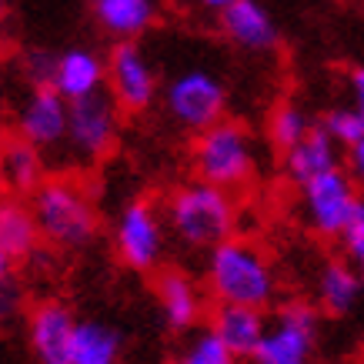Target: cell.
Returning a JSON list of instances; mask_svg holds the SVG:
<instances>
[{
  "label": "cell",
  "instance_id": "17",
  "mask_svg": "<svg viewBox=\"0 0 364 364\" xmlns=\"http://www.w3.org/2000/svg\"><path fill=\"white\" fill-rule=\"evenodd\" d=\"M334 167H341V144L324 131V124H314L291 151H284V174L294 184H308L311 177L328 174Z\"/></svg>",
  "mask_w": 364,
  "mask_h": 364
},
{
  "label": "cell",
  "instance_id": "11",
  "mask_svg": "<svg viewBox=\"0 0 364 364\" xmlns=\"http://www.w3.org/2000/svg\"><path fill=\"white\" fill-rule=\"evenodd\" d=\"M70 100L57 87H31L14 111V134L37 144L41 151H60L67 144Z\"/></svg>",
  "mask_w": 364,
  "mask_h": 364
},
{
  "label": "cell",
  "instance_id": "28",
  "mask_svg": "<svg viewBox=\"0 0 364 364\" xmlns=\"http://www.w3.org/2000/svg\"><path fill=\"white\" fill-rule=\"evenodd\" d=\"M344 164H348V171H351V177H354V184H358V188H361V194H364V141L354 144L351 151H344Z\"/></svg>",
  "mask_w": 364,
  "mask_h": 364
},
{
  "label": "cell",
  "instance_id": "19",
  "mask_svg": "<svg viewBox=\"0 0 364 364\" xmlns=\"http://www.w3.org/2000/svg\"><path fill=\"white\" fill-rule=\"evenodd\" d=\"M44 154L37 144L23 141L21 134H14L4 141L0 147V177H4V188L11 194H27L31 198L33 191L47 181V164Z\"/></svg>",
  "mask_w": 364,
  "mask_h": 364
},
{
  "label": "cell",
  "instance_id": "13",
  "mask_svg": "<svg viewBox=\"0 0 364 364\" xmlns=\"http://www.w3.org/2000/svg\"><path fill=\"white\" fill-rule=\"evenodd\" d=\"M154 298H157V311L164 318L167 331H174V334L191 331L200 321V314H204V298H200L198 284L181 267H167V271L157 274Z\"/></svg>",
  "mask_w": 364,
  "mask_h": 364
},
{
  "label": "cell",
  "instance_id": "12",
  "mask_svg": "<svg viewBox=\"0 0 364 364\" xmlns=\"http://www.w3.org/2000/svg\"><path fill=\"white\" fill-rule=\"evenodd\" d=\"M77 318L64 301H37L27 311V348L37 364H74Z\"/></svg>",
  "mask_w": 364,
  "mask_h": 364
},
{
  "label": "cell",
  "instance_id": "7",
  "mask_svg": "<svg viewBox=\"0 0 364 364\" xmlns=\"http://www.w3.org/2000/svg\"><path fill=\"white\" fill-rule=\"evenodd\" d=\"M164 210L154 200L134 198L114 218V251L131 271H154L164 261Z\"/></svg>",
  "mask_w": 364,
  "mask_h": 364
},
{
  "label": "cell",
  "instance_id": "15",
  "mask_svg": "<svg viewBox=\"0 0 364 364\" xmlns=\"http://www.w3.org/2000/svg\"><path fill=\"white\" fill-rule=\"evenodd\" d=\"M67 100L90 97L107 87V57H100L94 47H67L57 54L54 84Z\"/></svg>",
  "mask_w": 364,
  "mask_h": 364
},
{
  "label": "cell",
  "instance_id": "10",
  "mask_svg": "<svg viewBox=\"0 0 364 364\" xmlns=\"http://www.w3.org/2000/svg\"><path fill=\"white\" fill-rule=\"evenodd\" d=\"M107 90L124 114H144L161 94L154 64L134 41H114L107 54Z\"/></svg>",
  "mask_w": 364,
  "mask_h": 364
},
{
  "label": "cell",
  "instance_id": "20",
  "mask_svg": "<svg viewBox=\"0 0 364 364\" xmlns=\"http://www.w3.org/2000/svg\"><path fill=\"white\" fill-rule=\"evenodd\" d=\"M97 27L114 41H137L157 21V0H90Z\"/></svg>",
  "mask_w": 364,
  "mask_h": 364
},
{
  "label": "cell",
  "instance_id": "31",
  "mask_svg": "<svg viewBox=\"0 0 364 364\" xmlns=\"http://www.w3.org/2000/svg\"><path fill=\"white\" fill-rule=\"evenodd\" d=\"M200 7H204V11H214V14H224L228 11V7H231V4H237V0H198Z\"/></svg>",
  "mask_w": 364,
  "mask_h": 364
},
{
  "label": "cell",
  "instance_id": "6",
  "mask_svg": "<svg viewBox=\"0 0 364 364\" xmlns=\"http://www.w3.org/2000/svg\"><path fill=\"white\" fill-rule=\"evenodd\" d=\"M318 308L308 301H287L267 324L251 364H314L318 351Z\"/></svg>",
  "mask_w": 364,
  "mask_h": 364
},
{
  "label": "cell",
  "instance_id": "24",
  "mask_svg": "<svg viewBox=\"0 0 364 364\" xmlns=\"http://www.w3.org/2000/svg\"><path fill=\"white\" fill-rule=\"evenodd\" d=\"M237 361H241V358L210 331V328L194 334V338L181 348V354L174 358V364H237Z\"/></svg>",
  "mask_w": 364,
  "mask_h": 364
},
{
  "label": "cell",
  "instance_id": "3",
  "mask_svg": "<svg viewBox=\"0 0 364 364\" xmlns=\"http://www.w3.org/2000/svg\"><path fill=\"white\" fill-rule=\"evenodd\" d=\"M33 218L41 228V237L60 251H80L97 237V208L90 191L74 177H47L31 198Z\"/></svg>",
  "mask_w": 364,
  "mask_h": 364
},
{
  "label": "cell",
  "instance_id": "14",
  "mask_svg": "<svg viewBox=\"0 0 364 364\" xmlns=\"http://www.w3.org/2000/svg\"><path fill=\"white\" fill-rule=\"evenodd\" d=\"M267 324L264 308H251V304H214L208 318V328L231 348L237 358H254L257 344L264 341Z\"/></svg>",
  "mask_w": 364,
  "mask_h": 364
},
{
  "label": "cell",
  "instance_id": "27",
  "mask_svg": "<svg viewBox=\"0 0 364 364\" xmlns=\"http://www.w3.org/2000/svg\"><path fill=\"white\" fill-rule=\"evenodd\" d=\"M21 70L31 87H50L54 84V70H57V54H50V50H31V54H23Z\"/></svg>",
  "mask_w": 364,
  "mask_h": 364
},
{
  "label": "cell",
  "instance_id": "25",
  "mask_svg": "<svg viewBox=\"0 0 364 364\" xmlns=\"http://www.w3.org/2000/svg\"><path fill=\"white\" fill-rule=\"evenodd\" d=\"M321 124H324V131L331 134L344 151H351L354 144L364 141V111H358L354 104H344V107L328 111Z\"/></svg>",
  "mask_w": 364,
  "mask_h": 364
},
{
  "label": "cell",
  "instance_id": "9",
  "mask_svg": "<svg viewBox=\"0 0 364 364\" xmlns=\"http://www.w3.org/2000/svg\"><path fill=\"white\" fill-rule=\"evenodd\" d=\"M121 134V104L111 97V90H97L90 97L70 100V124H67V151L94 164L107 154Z\"/></svg>",
  "mask_w": 364,
  "mask_h": 364
},
{
  "label": "cell",
  "instance_id": "21",
  "mask_svg": "<svg viewBox=\"0 0 364 364\" xmlns=\"http://www.w3.org/2000/svg\"><path fill=\"white\" fill-rule=\"evenodd\" d=\"M37 237H41V228H37L31 204L14 198L4 200L0 204V261H4V267L31 257L37 247Z\"/></svg>",
  "mask_w": 364,
  "mask_h": 364
},
{
  "label": "cell",
  "instance_id": "29",
  "mask_svg": "<svg viewBox=\"0 0 364 364\" xmlns=\"http://www.w3.org/2000/svg\"><path fill=\"white\" fill-rule=\"evenodd\" d=\"M0 308H4V318L7 314H14L17 311V301H21V291H17V281H14L11 274H4V281H0Z\"/></svg>",
  "mask_w": 364,
  "mask_h": 364
},
{
  "label": "cell",
  "instance_id": "8",
  "mask_svg": "<svg viewBox=\"0 0 364 364\" xmlns=\"http://www.w3.org/2000/svg\"><path fill=\"white\" fill-rule=\"evenodd\" d=\"M361 188L354 184L348 167H334L328 174L311 177L308 184H301V214L304 224L318 237H338L344 224L351 221L354 208L361 204Z\"/></svg>",
  "mask_w": 364,
  "mask_h": 364
},
{
  "label": "cell",
  "instance_id": "16",
  "mask_svg": "<svg viewBox=\"0 0 364 364\" xmlns=\"http://www.w3.org/2000/svg\"><path fill=\"white\" fill-rule=\"evenodd\" d=\"M218 23H221V33L231 44H237L241 50H254V54L274 50L277 41H281L271 14L257 0H237V4H231L224 14H218Z\"/></svg>",
  "mask_w": 364,
  "mask_h": 364
},
{
  "label": "cell",
  "instance_id": "30",
  "mask_svg": "<svg viewBox=\"0 0 364 364\" xmlns=\"http://www.w3.org/2000/svg\"><path fill=\"white\" fill-rule=\"evenodd\" d=\"M348 94H351L354 107H358V111H364V64L351 70V77H348Z\"/></svg>",
  "mask_w": 364,
  "mask_h": 364
},
{
  "label": "cell",
  "instance_id": "5",
  "mask_svg": "<svg viewBox=\"0 0 364 364\" xmlns=\"http://www.w3.org/2000/svg\"><path fill=\"white\" fill-rule=\"evenodd\" d=\"M164 97L167 117L181 127V131L200 134L210 124L224 121V107H228V87L218 74H210L204 67H188L164 84L161 90Z\"/></svg>",
  "mask_w": 364,
  "mask_h": 364
},
{
  "label": "cell",
  "instance_id": "22",
  "mask_svg": "<svg viewBox=\"0 0 364 364\" xmlns=\"http://www.w3.org/2000/svg\"><path fill=\"white\" fill-rule=\"evenodd\" d=\"M124 358V334L104 318L77 321L74 338V364H121Z\"/></svg>",
  "mask_w": 364,
  "mask_h": 364
},
{
  "label": "cell",
  "instance_id": "26",
  "mask_svg": "<svg viewBox=\"0 0 364 364\" xmlns=\"http://www.w3.org/2000/svg\"><path fill=\"white\" fill-rule=\"evenodd\" d=\"M338 241H341L344 257L364 274V198H361V204L354 208L351 221L344 224V231L338 234Z\"/></svg>",
  "mask_w": 364,
  "mask_h": 364
},
{
  "label": "cell",
  "instance_id": "4",
  "mask_svg": "<svg viewBox=\"0 0 364 364\" xmlns=\"http://www.w3.org/2000/svg\"><path fill=\"white\" fill-rule=\"evenodd\" d=\"M191 167L194 177L218 184V188L237 191L257 171V147H254L251 131L241 121H218L208 131L194 134L191 147Z\"/></svg>",
  "mask_w": 364,
  "mask_h": 364
},
{
  "label": "cell",
  "instance_id": "1",
  "mask_svg": "<svg viewBox=\"0 0 364 364\" xmlns=\"http://www.w3.org/2000/svg\"><path fill=\"white\" fill-rule=\"evenodd\" d=\"M204 284L214 304L267 308L277 294V274L271 257L257 247V241L237 237V234L208 251Z\"/></svg>",
  "mask_w": 364,
  "mask_h": 364
},
{
  "label": "cell",
  "instance_id": "2",
  "mask_svg": "<svg viewBox=\"0 0 364 364\" xmlns=\"http://www.w3.org/2000/svg\"><path fill=\"white\" fill-rule=\"evenodd\" d=\"M164 221L188 251H210L221 241L234 237L237 204H234V194L228 188H218V184L194 177L167 194Z\"/></svg>",
  "mask_w": 364,
  "mask_h": 364
},
{
  "label": "cell",
  "instance_id": "23",
  "mask_svg": "<svg viewBox=\"0 0 364 364\" xmlns=\"http://www.w3.org/2000/svg\"><path fill=\"white\" fill-rule=\"evenodd\" d=\"M311 127H314V124L308 121V114L301 111L298 104L284 100V104H274V111L267 117V141L284 154V151H291V147L311 131Z\"/></svg>",
  "mask_w": 364,
  "mask_h": 364
},
{
  "label": "cell",
  "instance_id": "18",
  "mask_svg": "<svg viewBox=\"0 0 364 364\" xmlns=\"http://www.w3.org/2000/svg\"><path fill=\"white\" fill-rule=\"evenodd\" d=\"M364 287V274L348 261V257H331L324 261L314 277V298H318V308L331 318H341L358 304Z\"/></svg>",
  "mask_w": 364,
  "mask_h": 364
}]
</instances>
